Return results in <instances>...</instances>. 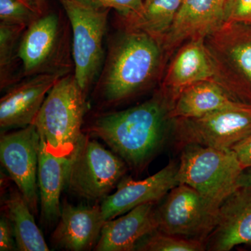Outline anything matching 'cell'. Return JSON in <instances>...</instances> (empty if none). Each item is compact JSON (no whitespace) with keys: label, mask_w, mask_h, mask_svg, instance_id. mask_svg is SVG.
<instances>
[{"label":"cell","mask_w":251,"mask_h":251,"mask_svg":"<svg viewBox=\"0 0 251 251\" xmlns=\"http://www.w3.org/2000/svg\"><path fill=\"white\" fill-rule=\"evenodd\" d=\"M171 100L159 89L152 97L134 107L106 112L89 127L114 153L133 169H142L153 158L171 128Z\"/></svg>","instance_id":"obj_2"},{"label":"cell","mask_w":251,"mask_h":251,"mask_svg":"<svg viewBox=\"0 0 251 251\" xmlns=\"http://www.w3.org/2000/svg\"><path fill=\"white\" fill-rule=\"evenodd\" d=\"M154 204H141L123 215L105 221L94 250L136 251L140 241L158 228Z\"/></svg>","instance_id":"obj_18"},{"label":"cell","mask_w":251,"mask_h":251,"mask_svg":"<svg viewBox=\"0 0 251 251\" xmlns=\"http://www.w3.org/2000/svg\"><path fill=\"white\" fill-rule=\"evenodd\" d=\"M226 0H182L162 46L168 59L186 41L205 39L225 23Z\"/></svg>","instance_id":"obj_12"},{"label":"cell","mask_w":251,"mask_h":251,"mask_svg":"<svg viewBox=\"0 0 251 251\" xmlns=\"http://www.w3.org/2000/svg\"><path fill=\"white\" fill-rule=\"evenodd\" d=\"M15 244L16 243L12 225L9 218L4 214L0 219V251L14 250Z\"/></svg>","instance_id":"obj_28"},{"label":"cell","mask_w":251,"mask_h":251,"mask_svg":"<svg viewBox=\"0 0 251 251\" xmlns=\"http://www.w3.org/2000/svg\"><path fill=\"white\" fill-rule=\"evenodd\" d=\"M204 44L214 80L237 101L251 105V24L225 22Z\"/></svg>","instance_id":"obj_7"},{"label":"cell","mask_w":251,"mask_h":251,"mask_svg":"<svg viewBox=\"0 0 251 251\" xmlns=\"http://www.w3.org/2000/svg\"><path fill=\"white\" fill-rule=\"evenodd\" d=\"M156 208L157 230L205 244L217 224L219 207L186 184L175 186Z\"/></svg>","instance_id":"obj_10"},{"label":"cell","mask_w":251,"mask_h":251,"mask_svg":"<svg viewBox=\"0 0 251 251\" xmlns=\"http://www.w3.org/2000/svg\"><path fill=\"white\" fill-rule=\"evenodd\" d=\"M182 0H144L138 12L117 16L119 27L148 33L161 43Z\"/></svg>","instance_id":"obj_21"},{"label":"cell","mask_w":251,"mask_h":251,"mask_svg":"<svg viewBox=\"0 0 251 251\" xmlns=\"http://www.w3.org/2000/svg\"><path fill=\"white\" fill-rule=\"evenodd\" d=\"M127 166L112 150L83 134L69 156L66 186L87 201L103 200L125 177Z\"/></svg>","instance_id":"obj_8"},{"label":"cell","mask_w":251,"mask_h":251,"mask_svg":"<svg viewBox=\"0 0 251 251\" xmlns=\"http://www.w3.org/2000/svg\"><path fill=\"white\" fill-rule=\"evenodd\" d=\"M178 163L170 162L156 174L143 180L124 177L115 193L109 195L100 204L105 221L123 215L136 206L156 202L165 198L179 184L176 180Z\"/></svg>","instance_id":"obj_13"},{"label":"cell","mask_w":251,"mask_h":251,"mask_svg":"<svg viewBox=\"0 0 251 251\" xmlns=\"http://www.w3.org/2000/svg\"><path fill=\"white\" fill-rule=\"evenodd\" d=\"M176 180L220 207L239 188L244 168L232 150H219L197 145L181 148Z\"/></svg>","instance_id":"obj_6"},{"label":"cell","mask_w":251,"mask_h":251,"mask_svg":"<svg viewBox=\"0 0 251 251\" xmlns=\"http://www.w3.org/2000/svg\"><path fill=\"white\" fill-rule=\"evenodd\" d=\"M26 27L0 23V89L9 88L23 79L18 47Z\"/></svg>","instance_id":"obj_23"},{"label":"cell","mask_w":251,"mask_h":251,"mask_svg":"<svg viewBox=\"0 0 251 251\" xmlns=\"http://www.w3.org/2000/svg\"><path fill=\"white\" fill-rule=\"evenodd\" d=\"M237 155L242 168L244 169L251 167V135L237 144L232 149Z\"/></svg>","instance_id":"obj_29"},{"label":"cell","mask_w":251,"mask_h":251,"mask_svg":"<svg viewBox=\"0 0 251 251\" xmlns=\"http://www.w3.org/2000/svg\"><path fill=\"white\" fill-rule=\"evenodd\" d=\"M204 243L186 238L163 233L156 230L140 241L136 251H202Z\"/></svg>","instance_id":"obj_25"},{"label":"cell","mask_w":251,"mask_h":251,"mask_svg":"<svg viewBox=\"0 0 251 251\" xmlns=\"http://www.w3.org/2000/svg\"><path fill=\"white\" fill-rule=\"evenodd\" d=\"M36 1H39V2H44L45 0H36Z\"/></svg>","instance_id":"obj_31"},{"label":"cell","mask_w":251,"mask_h":251,"mask_svg":"<svg viewBox=\"0 0 251 251\" xmlns=\"http://www.w3.org/2000/svg\"><path fill=\"white\" fill-rule=\"evenodd\" d=\"M4 205V214L14 229L18 250L49 251L44 235L36 224L34 214L18 189L10 193Z\"/></svg>","instance_id":"obj_22"},{"label":"cell","mask_w":251,"mask_h":251,"mask_svg":"<svg viewBox=\"0 0 251 251\" xmlns=\"http://www.w3.org/2000/svg\"><path fill=\"white\" fill-rule=\"evenodd\" d=\"M167 60L161 43L148 33L119 27L108 39L94 97L115 105L143 93L161 77Z\"/></svg>","instance_id":"obj_1"},{"label":"cell","mask_w":251,"mask_h":251,"mask_svg":"<svg viewBox=\"0 0 251 251\" xmlns=\"http://www.w3.org/2000/svg\"><path fill=\"white\" fill-rule=\"evenodd\" d=\"M46 11L36 0H0V23L27 27Z\"/></svg>","instance_id":"obj_24"},{"label":"cell","mask_w":251,"mask_h":251,"mask_svg":"<svg viewBox=\"0 0 251 251\" xmlns=\"http://www.w3.org/2000/svg\"><path fill=\"white\" fill-rule=\"evenodd\" d=\"M239 187H251V167L242 171L238 180Z\"/></svg>","instance_id":"obj_30"},{"label":"cell","mask_w":251,"mask_h":251,"mask_svg":"<svg viewBox=\"0 0 251 251\" xmlns=\"http://www.w3.org/2000/svg\"><path fill=\"white\" fill-rule=\"evenodd\" d=\"M72 31L74 74L81 90L88 95L103 67V40L110 9L88 0H59Z\"/></svg>","instance_id":"obj_5"},{"label":"cell","mask_w":251,"mask_h":251,"mask_svg":"<svg viewBox=\"0 0 251 251\" xmlns=\"http://www.w3.org/2000/svg\"><path fill=\"white\" fill-rule=\"evenodd\" d=\"M41 137L34 125L0 138V161L33 214L38 212L39 200L38 166Z\"/></svg>","instance_id":"obj_11"},{"label":"cell","mask_w":251,"mask_h":251,"mask_svg":"<svg viewBox=\"0 0 251 251\" xmlns=\"http://www.w3.org/2000/svg\"><path fill=\"white\" fill-rule=\"evenodd\" d=\"M214 79L201 81L184 89L175 99L170 116L195 118L211 112L244 106Z\"/></svg>","instance_id":"obj_20"},{"label":"cell","mask_w":251,"mask_h":251,"mask_svg":"<svg viewBox=\"0 0 251 251\" xmlns=\"http://www.w3.org/2000/svg\"><path fill=\"white\" fill-rule=\"evenodd\" d=\"M172 135L182 148L197 145L219 150H232L251 135V105L226 109L195 118H174Z\"/></svg>","instance_id":"obj_9"},{"label":"cell","mask_w":251,"mask_h":251,"mask_svg":"<svg viewBox=\"0 0 251 251\" xmlns=\"http://www.w3.org/2000/svg\"><path fill=\"white\" fill-rule=\"evenodd\" d=\"M69 162V156L54 154L41 138L37 180L41 219L46 225L59 221L61 194L66 186Z\"/></svg>","instance_id":"obj_19"},{"label":"cell","mask_w":251,"mask_h":251,"mask_svg":"<svg viewBox=\"0 0 251 251\" xmlns=\"http://www.w3.org/2000/svg\"><path fill=\"white\" fill-rule=\"evenodd\" d=\"M225 22L251 24V0H226Z\"/></svg>","instance_id":"obj_26"},{"label":"cell","mask_w":251,"mask_h":251,"mask_svg":"<svg viewBox=\"0 0 251 251\" xmlns=\"http://www.w3.org/2000/svg\"><path fill=\"white\" fill-rule=\"evenodd\" d=\"M212 63L204 44V39H194L185 42L175 54L167 69L160 88L171 100L175 99L186 87L214 79Z\"/></svg>","instance_id":"obj_16"},{"label":"cell","mask_w":251,"mask_h":251,"mask_svg":"<svg viewBox=\"0 0 251 251\" xmlns=\"http://www.w3.org/2000/svg\"><path fill=\"white\" fill-rule=\"evenodd\" d=\"M23 78L74 71L72 31L67 15L48 12L23 31L18 47Z\"/></svg>","instance_id":"obj_4"},{"label":"cell","mask_w":251,"mask_h":251,"mask_svg":"<svg viewBox=\"0 0 251 251\" xmlns=\"http://www.w3.org/2000/svg\"><path fill=\"white\" fill-rule=\"evenodd\" d=\"M105 222L100 205L75 206L64 202L52 242L65 250L90 251L98 242Z\"/></svg>","instance_id":"obj_17"},{"label":"cell","mask_w":251,"mask_h":251,"mask_svg":"<svg viewBox=\"0 0 251 251\" xmlns=\"http://www.w3.org/2000/svg\"><path fill=\"white\" fill-rule=\"evenodd\" d=\"M64 75L40 74L25 77L7 89L0 99L1 129L33 125L51 89Z\"/></svg>","instance_id":"obj_14"},{"label":"cell","mask_w":251,"mask_h":251,"mask_svg":"<svg viewBox=\"0 0 251 251\" xmlns=\"http://www.w3.org/2000/svg\"><path fill=\"white\" fill-rule=\"evenodd\" d=\"M94 4L115 9L119 15L135 14L143 7L144 0H88Z\"/></svg>","instance_id":"obj_27"},{"label":"cell","mask_w":251,"mask_h":251,"mask_svg":"<svg viewBox=\"0 0 251 251\" xmlns=\"http://www.w3.org/2000/svg\"><path fill=\"white\" fill-rule=\"evenodd\" d=\"M87 96L74 73L61 77L41 106L33 125L51 152L70 156L83 133Z\"/></svg>","instance_id":"obj_3"},{"label":"cell","mask_w":251,"mask_h":251,"mask_svg":"<svg viewBox=\"0 0 251 251\" xmlns=\"http://www.w3.org/2000/svg\"><path fill=\"white\" fill-rule=\"evenodd\" d=\"M242 245L251 247V187L237 188L221 204L206 250L229 251Z\"/></svg>","instance_id":"obj_15"}]
</instances>
